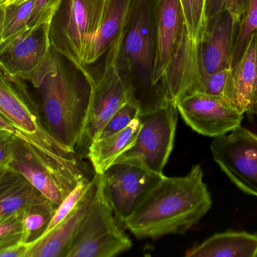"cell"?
<instances>
[{"label": "cell", "instance_id": "277c9868", "mask_svg": "<svg viewBox=\"0 0 257 257\" xmlns=\"http://www.w3.org/2000/svg\"><path fill=\"white\" fill-rule=\"evenodd\" d=\"M155 0H133L117 65L135 91L142 112L165 103L153 83L155 63Z\"/></svg>", "mask_w": 257, "mask_h": 257}, {"label": "cell", "instance_id": "d6a6232c", "mask_svg": "<svg viewBox=\"0 0 257 257\" xmlns=\"http://www.w3.org/2000/svg\"><path fill=\"white\" fill-rule=\"evenodd\" d=\"M15 136L0 129V167L9 168L13 158Z\"/></svg>", "mask_w": 257, "mask_h": 257}, {"label": "cell", "instance_id": "8fae6325", "mask_svg": "<svg viewBox=\"0 0 257 257\" xmlns=\"http://www.w3.org/2000/svg\"><path fill=\"white\" fill-rule=\"evenodd\" d=\"M102 175L107 200L116 218L123 223L165 176L128 163H114Z\"/></svg>", "mask_w": 257, "mask_h": 257}, {"label": "cell", "instance_id": "603a6c76", "mask_svg": "<svg viewBox=\"0 0 257 257\" xmlns=\"http://www.w3.org/2000/svg\"><path fill=\"white\" fill-rule=\"evenodd\" d=\"M56 208L48 200L36 204L26 210L21 217L23 241H34L46 230Z\"/></svg>", "mask_w": 257, "mask_h": 257}, {"label": "cell", "instance_id": "3957f363", "mask_svg": "<svg viewBox=\"0 0 257 257\" xmlns=\"http://www.w3.org/2000/svg\"><path fill=\"white\" fill-rule=\"evenodd\" d=\"M36 89L47 131L66 150L75 154L91 91L85 74L53 48L43 77Z\"/></svg>", "mask_w": 257, "mask_h": 257}, {"label": "cell", "instance_id": "7402d4cb", "mask_svg": "<svg viewBox=\"0 0 257 257\" xmlns=\"http://www.w3.org/2000/svg\"><path fill=\"white\" fill-rule=\"evenodd\" d=\"M140 127L139 117L123 131L105 138L96 140L90 144L87 158L91 162L96 175H102L120 155L133 146Z\"/></svg>", "mask_w": 257, "mask_h": 257}, {"label": "cell", "instance_id": "ffe728a7", "mask_svg": "<svg viewBox=\"0 0 257 257\" xmlns=\"http://www.w3.org/2000/svg\"><path fill=\"white\" fill-rule=\"evenodd\" d=\"M187 257H256L257 234L246 232L217 233L190 248Z\"/></svg>", "mask_w": 257, "mask_h": 257}, {"label": "cell", "instance_id": "484cf974", "mask_svg": "<svg viewBox=\"0 0 257 257\" xmlns=\"http://www.w3.org/2000/svg\"><path fill=\"white\" fill-rule=\"evenodd\" d=\"M253 33H257V0H247L245 12L238 25L232 55V67L242 55Z\"/></svg>", "mask_w": 257, "mask_h": 257}, {"label": "cell", "instance_id": "836d02e7", "mask_svg": "<svg viewBox=\"0 0 257 257\" xmlns=\"http://www.w3.org/2000/svg\"><path fill=\"white\" fill-rule=\"evenodd\" d=\"M33 244V241H19L0 250V257H27Z\"/></svg>", "mask_w": 257, "mask_h": 257}, {"label": "cell", "instance_id": "2e32d148", "mask_svg": "<svg viewBox=\"0 0 257 257\" xmlns=\"http://www.w3.org/2000/svg\"><path fill=\"white\" fill-rule=\"evenodd\" d=\"M100 175L92 178L90 187L75 209L55 227L33 241L27 257H66L72 241L88 212L99 184Z\"/></svg>", "mask_w": 257, "mask_h": 257}, {"label": "cell", "instance_id": "8992f818", "mask_svg": "<svg viewBox=\"0 0 257 257\" xmlns=\"http://www.w3.org/2000/svg\"><path fill=\"white\" fill-rule=\"evenodd\" d=\"M106 0H62L50 23L51 47L84 74L86 50L99 29Z\"/></svg>", "mask_w": 257, "mask_h": 257}, {"label": "cell", "instance_id": "d4e9b609", "mask_svg": "<svg viewBox=\"0 0 257 257\" xmlns=\"http://www.w3.org/2000/svg\"><path fill=\"white\" fill-rule=\"evenodd\" d=\"M190 40L200 45L206 32L205 0H179Z\"/></svg>", "mask_w": 257, "mask_h": 257}, {"label": "cell", "instance_id": "ac0fdd59", "mask_svg": "<svg viewBox=\"0 0 257 257\" xmlns=\"http://www.w3.org/2000/svg\"><path fill=\"white\" fill-rule=\"evenodd\" d=\"M9 167L22 175L56 208L70 193L31 147L18 137H15L13 158Z\"/></svg>", "mask_w": 257, "mask_h": 257}, {"label": "cell", "instance_id": "f546056e", "mask_svg": "<svg viewBox=\"0 0 257 257\" xmlns=\"http://www.w3.org/2000/svg\"><path fill=\"white\" fill-rule=\"evenodd\" d=\"M247 0H205L206 24L224 12H229L240 23L247 6Z\"/></svg>", "mask_w": 257, "mask_h": 257}, {"label": "cell", "instance_id": "1f68e13d", "mask_svg": "<svg viewBox=\"0 0 257 257\" xmlns=\"http://www.w3.org/2000/svg\"><path fill=\"white\" fill-rule=\"evenodd\" d=\"M62 0H35L28 27H36L45 22H51Z\"/></svg>", "mask_w": 257, "mask_h": 257}, {"label": "cell", "instance_id": "7c38bea8", "mask_svg": "<svg viewBox=\"0 0 257 257\" xmlns=\"http://www.w3.org/2000/svg\"><path fill=\"white\" fill-rule=\"evenodd\" d=\"M176 106L178 113L193 131L214 138L241 126L244 118L225 98L199 92L184 97Z\"/></svg>", "mask_w": 257, "mask_h": 257}, {"label": "cell", "instance_id": "30bf717a", "mask_svg": "<svg viewBox=\"0 0 257 257\" xmlns=\"http://www.w3.org/2000/svg\"><path fill=\"white\" fill-rule=\"evenodd\" d=\"M213 158L244 193L257 197V134L238 127L211 142Z\"/></svg>", "mask_w": 257, "mask_h": 257}, {"label": "cell", "instance_id": "74e56055", "mask_svg": "<svg viewBox=\"0 0 257 257\" xmlns=\"http://www.w3.org/2000/svg\"><path fill=\"white\" fill-rule=\"evenodd\" d=\"M6 1H7V0H0V4H2V3H6Z\"/></svg>", "mask_w": 257, "mask_h": 257}, {"label": "cell", "instance_id": "e0dca14e", "mask_svg": "<svg viewBox=\"0 0 257 257\" xmlns=\"http://www.w3.org/2000/svg\"><path fill=\"white\" fill-rule=\"evenodd\" d=\"M225 98L243 115L257 116V33L251 35L244 53L232 67Z\"/></svg>", "mask_w": 257, "mask_h": 257}, {"label": "cell", "instance_id": "4fadbf2b", "mask_svg": "<svg viewBox=\"0 0 257 257\" xmlns=\"http://www.w3.org/2000/svg\"><path fill=\"white\" fill-rule=\"evenodd\" d=\"M199 47L190 40L185 27L181 43L158 83L159 92L165 102L176 105L180 100L197 90L202 78Z\"/></svg>", "mask_w": 257, "mask_h": 257}, {"label": "cell", "instance_id": "5bb4252c", "mask_svg": "<svg viewBox=\"0 0 257 257\" xmlns=\"http://www.w3.org/2000/svg\"><path fill=\"white\" fill-rule=\"evenodd\" d=\"M154 26L156 55L153 83L158 90L159 81L179 46L185 30L179 0H155Z\"/></svg>", "mask_w": 257, "mask_h": 257}, {"label": "cell", "instance_id": "5b68a950", "mask_svg": "<svg viewBox=\"0 0 257 257\" xmlns=\"http://www.w3.org/2000/svg\"><path fill=\"white\" fill-rule=\"evenodd\" d=\"M123 33L124 29L107 51L102 72L93 79L88 80L91 87L88 110L75 149V154L80 158H87L89 146L97 139L111 116L123 104L135 98L133 86L122 75L117 65Z\"/></svg>", "mask_w": 257, "mask_h": 257}, {"label": "cell", "instance_id": "44dd1931", "mask_svg": "<svg viewBox=\"0 0 257 257\" xmlns=\"http://www.w3.org/2000/svg\"><path fill=\"white\" fill-rule=\"evenodd\" d=\"M46 200L22 175L10 167L0 180V219L22 214Z\"/></svg>", "mask_w": 257, "mask_h": 257}, {"label": "cell", "instance_id": "4316f807", "mask_svg": "<svg viewBox=\"0 0 257 257\" xmlns=\"http://www.w3.org/2000/svg\"><path fill=\"white\" fill-rule=\"evenodd\" d=\"M141 113L142 106L140 102L136 98H132L111 116L96 140L105 138L123 131L134 119L139 117Z\"/></svg>", "mask_w": 257, "mask_h": 257}, {"label": "cell", "instance_id": "e575fe53", "mask_svg": "<svg viewBox=\"0 0 257 257\" xmlns=\"http://www.w3.org/2000/svg\"><path fill=\"white\" fill-rule=\"evenodd\" d=\"M6 3L0 4V44L3 39V28H4L5 9H6Z\"/></svg>", "mask_w": 257, "mask_h": 257}, {"label": "cell", "instance_id": "9c48e42d", "mask_svg": "<svg viewBox=\"0 0 257 257\" xmlns=\"http://www.w3.org/2000/svg\"><path fill=\"white\" fill-rule=\"evenodd\" d=\"M50 23L27 27L0 45V66L10 75L39 86L52 54Z\"/></svg>", "mask_w": 257, "mask_h": 257}, {"label": "cell", "instance_id": "6da1fadb", "mask_svg": "<svg viewBox=\"0 0 257 257\" xmlns=\"http://www.w3.org/2000/svg\"><path fill=\"white\" fill-rule=\"evenodd\" d=\"M212 205L199 164L182 177L164 176L123 223L139 239L184 234Z\"/></svg>", "mask_w": 257, "mask_h": 257}, {"label": "cell", "instance_id": "83f0119b", "mask_svg": "<svg viewBox=\"0 0 257 257\" xmlns=\"http://www.w3.org/2000/svg\"><path fill=\"white\" fill-rule=\"evenodd\" d=\"M91 179L84 180L81 181L79 184L77 185V187L63 199V202L60 204L55 212H54V216L50 222L49 225L48 226L45 232H48L51 230L53 228L55 227L57 225H58L62 220H64L74 209L75 207L79 203L81 199H82L83 196L85 194L86 192L88 190L90 187ZM43 233V234H44ZM42 234V235H43Z\"/></svg>", "mask_w": 257, "mask_h": 257}, {"label": "cell", "instance_id": "9a60e30c", "mask_svg": "<svg viewBox=\"0 0 257 257\" xmlns=\"http://www.w3.org/2000/svg\"><path fill=\"white\" fill-rule=\"evenodd\" d=\"M238 25L239 22L229 12H223L207 24L199 47L202 78L208 74L232 68Z\"/></svg>", "mask_w": 257, "mask_h": 257}, {"label": "cell", "instance_id": "52a82bcc", "mask_svg": "<svg viewBox=\"0 0 257 257\" xmlns=\"http://www.w3.org/2000/svg\"><path fill=\"white\" fill-rule=\"evenodd\" d=\"M178 114L177 106L168 102L142 111L134 144L114 163H128L163 174L175 143Z\"/></svg>", "mask_w": 257, "mask_h": 257}, {"label": "cell", "instance_id": "d6986e66", "mask_svg": "<svg viewBox=\"0 0 257 257\" xmlns=\"http://www.w3.org/2000/svg\"><path fill=\"white\" fill-rule=\"evenodd\" d=\"M133 0H106L99 29L86 50L84 65L96 63L123 32Z\"/></svg>", "mask_w": 257, "mask_h": 257}, {"label": "cell", "instance_id": "f1b7e54d", "mask_svg": "<svg viewBox=\"0 0 257 257\" xmlns=\"http://www.w3.org/2000/svg\"><path fill=\"white\" fill-rule=\"evenodd\" d=\"M231 75L232 68L208 74L202 78L196 92L225 98L230 84Z\"/></svg>", "mask_w": 257, "mask_h": 257}, {"label": "cell", "instance_id": "d590c367", "mask_svg": "<svg viewBox=\"0 0 257 257\" xmlns=\"http://www.w3.org/2000/svg\"><path fill=\"white\" fill-rule=\"evenodd\" d=\"M8 169L9 168H1V167H0V180H1L2 178L4 176V175L6 174V172H7Z\"/></svg>", "mask_w": 257, "mask_h": 257}, {"label": "cell", "instance_id": "7a4b0ae2", "mask_svg": "<svg viewBox=\"0 0 257 257\" xmlns=\"http://www.w3.org/2000/svg\"><path fill=\"white\" fill-rule=\"evenodd\" d=\"M0 114L25 137L26 143L70 193L87 177L81 158L63 148L42 122L39 102L25 81L0 66Z\"/></svg>", "mask_w": 257, "mask_h": 257}, {"label": "cell", "instance_id": "8d00e7d4", "mask_svg": "<svg viewBox=\"0 0 257 257\" xmlns=\"http://www.w3.org/2000/svg\"><path fill=\"white\" fill-rule=\"evenodd\" d=\"M19 1V0H7L6 1V4H9V3H14V2Z\"/></svg>", "mask_w": 257, "mask_h": 257}, {"label": "cell", "instance_id": "4dcf8cb0", "mask_svg": "<svg viewBox=\"0 0 257 257\" xmlns=\"http://www.w3.org/2000/svg\"><path fill=\"white\" fill-rule=\"evenodd\" d=\"M22 214L0 219V250L23 241Z\"/></svg>", "mask_w": 257, "mask_h": 257}, {"label": "cell", "instance_id": "ba28073f", "mask_svg": "<svg viewBox=\"0 0 257 257\" xmlns=\"http://www.w3.org/2000/svg\"><path fill=\"white\" fill-rule=\"evenodd\" d=\"M99 176L93 203L83 220L66 257H113L131 249V240L119 227Z\"/></svg>", "mask_w": 257, "mask_h": 257}, {"label": "cell", "instance_id": "cb8c5ba5", "mask_svg": "<svg viewBox=\"0 0 257 257\" xmlns=\"http://www.w3.org/2000/svg\"><path fill=\"white\" fill-rule=\"evenodd\" d=\"M34 3L35 0H19L6 4L1 44L28 27Z\"/></svg>", "mask_w": 257, "mask_h": 257}]
</instances>
